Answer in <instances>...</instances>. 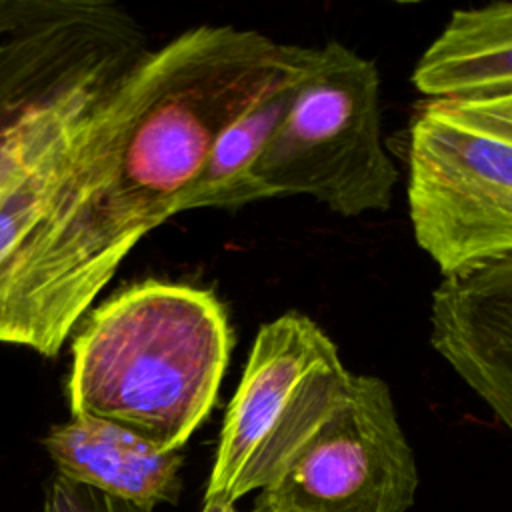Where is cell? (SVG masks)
<instances>
[{"mask_svg": "<svg viewBox=\"0 0 512 512\" xmlns=\"http://www.w3.org/2000/svg\"><path fill=\"white\" fill-rule=\"evenodd\" d=\"M310 56L230 24L150 48L62 154L0 288V344L56 356L132 248L180 214L218 136Z\"/></svg>", "mask_w": 512, "mask_h": 512, "instance_id": "6da1fadb", "label": "cell"}, {"mask_svg": "<svg viewBox=\"0 0 512 512\" xmlns=\"http://www.w3.org/2000/svg\"><path fill=\"white\" fill-rule=\"evenodd\" d=\"M72 340L70 416L176 452L210 416L232 328L208 288L144 280L88 312Z\"/></svg>", "mask_w": 512, "mask_h": 512, "instance_id": "7a4b0ae2", "label": "cell"}, {"mask_svg": "<svg viewBox=\"0 0 512 512\" xmlns=\"http://www.w3.org/2000/svg\"><path fill=\"white\" fill-rule=\"evenodd\" d=\"M406 190L414 240L442 278L512 258V94L420 102Z\"/></svg>", "mask_w": 512, "mask_h": 512, "instance_id": "3957f363", "label": "cell"}, {"mask_svg": "<svg viewBox=\"0 0 512 512\" xmlns=\"http://www.w3.org/2000/svg\"><path fill=\"white\" fill-rule=\"evenodd\" d=\"M380 84L376 62L346 44L314 46L252 170L260 198L310 196L348 218L388 210L398 170L382 140Z\"/></svg>", "mask_w": 512, "mask_h": 512, "instance_id": "277c9868", "label": "cell"}, {"mask_svg": "<svg viewBox=\"0 0 512 512\" xmlns=\"http://www.w3.org/2000/svg\"><path fill=\"white\" fill-rule=\"evenodd\" d=\"M350 378L334 340L304 312L262 324L226 408L204 498L234 504L272 484L342 402Z\"/></svg>", "mask_w": 512, "mask_h": 512, "instance_id": "5b68a950", "label": "cell"}, {"mask_svg": "<svg viewBox=\"0 0 512 512\" xmlns=\"http://www.w3.org/2000/svg\"><path fill=\"white\" fill-rule=\"evenodd\" d=\"M148 50L136 16L114 0H0V158L108 94Z\"/></svg>", "mask_w": 512, "mask_h": 512, "instance_id": "8992f818", "label": "cell"}, {"mask_svg": "<svg viewBox=\"0 0 512 512\" xmlns=\"http://www.w3.org/2000/svg\"><path fill=\"white\" fill-rule=\"evenodd\" d=\"M416 488L390 386L352 374L342 402L258 500L272 512H406Z\"/></svg>", "mask_w": 512, "mask_h": 512, "instance_id": "52a82bcc", "label": "cell"}, {"mask_svg": "<svg viewBox=\"0 0 512 512\" xmlns=\"http://www.w3.org/2000/svg\"><path fill=\"white\" fill-rule=\"evenodd\" d=\"M430 344L512 434V258L440 280Z\"/></svg>", "mask_w": 512, "mask_h": 512, "instance_id": "ba28073f", "label": "cell"}, {"mask_svg": "<svg viewBox=\"0 0 512 512\" xmlns=\"http://www.w3.org/2000/svg\"><path fill=\"white\" fill-rule=\"evenodd\" d=\"M42 446L56 474L104 496L152 512L180 498L182 452H162L120 426L70 416L46 432Z\"/></svg>", "mask_w": 512, "mask_h": 512, "instance_id": "9c48e42d", "label": "cell"}, {"mask_svg": "<svg viewBox=\"0 0 512 512\" xmlns=\"http://www.w3.org/2000/svg\"><path fill=\"white\" fill-rule=\"evenodd\" d=\"M412 84L426 98L512 94V2L454 10L418 58Z\"/></svg>", "mask_w": 512, "mask_h": 512, "instance_id": "30bf717a", "label": "cell"}, {"mask_svg": "<svg viewBox=\"0 0 512 512\" xmlns=\"http://www.w3.org/2000/svg\"><path fill=\"white\" fill-rule=\"evenodd\" d=\"M306 72L270 92L218 136L204 170L184 196L180 212L198 208L234 210L262 200L252 170L274 130L286 116Z\"/></svg>", "mask_w": 512, "mask_h": 512, "instance_id": "8fae6325", "label": "cell"}, {"mask_svg": "<svg viewBox=\"0 0 512 512\" xmlns=\"http://www.w3.org/2000/svg\"><path fill=\"white\" fill-rule=\"evenodd\" d=\"M104 494L90 486L52 474L42 500V512H102Z\"/></svg>", "mask_w": 512, "mask_h": 512, "instance_id": "7c38bea8", "label": "cell"}, {"mask_svg": "<svg viewBox=\"0 0 512 512\" xmlns=\"http://www.w3.org/2000/svg\"><path fill=\"white\" fill-rule=\"evenodd\" d=\"M102 512H152V510H146V508L134 506V504H130V502H124V500H116V498L104 496V502H102Z\"/></svg>", "mask_w": 512, "mask_h": 512, "instance_id": "4fadbf2b", "label": "cell"}, {"mask_svg": "<svg viewBox=\"0 0 512 512\" xmlns=\"http://www.w3.org/2000/svg\"><path fill=\"white\" fill-rule=\"evenodd\" d=\"M200 512H238L234 504L224 502L220 498H204L202 510Z\"/></svg>", "mask_w": 512, "mask_h": 512, "instance_id": "5bb4252c", "label": "cell"}, {"mask_svg": "<svg viewBox=\"0 0 512 512\" xmlns=\"http://www.w3.org/2000/svg\"><path fill=\"white\" fill-rule=\"evenodd\" d=\"M250 512H272V510L266 504H262L260 500H256V504H254V508Z\"/></svg>", "mask_w": 512, "mask_h": 512, "instance_id": "9a60e30c", "label": "cell"}]
</instances>
